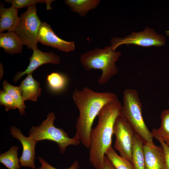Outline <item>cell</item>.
<instances>
[{
  "mask_svg": "<svg viewBox=\"0 0 169 169\" xmlns=\"http://www.w3.org/2000/svg\"><path fill=\"white\" fill-rule=\"evenodd\" d=\"M72 98L79 115L76 125V136L86 148H89L90 135L94 121L103 107L118 99L112 92H99L86 87L75 89Z\"/></svg>",
  "mask_w": 169,
  "mask_h": 169,
  "instance_id": "cell-1",
  "label": "cell"
},
{
  "mask_svg": "<svg viewBox=\"0 0 169 169\" xmlns=\"http://www.w3.org/2000/svg\"><path fill=\"white\" fill-rule=\"evenodd\" d=\"M118 99L105 105L99 113L97 125L90 135L89 161L95 169H103L105 152L112 146L114 124L120 115L121 106Z\"/></svg>",
  "mask_w": 169,
  "mask_h": 169,
  "instance_id": "cell-2",
  "label": "cell"
},
{
  "mask_svg": "<svg viewBox=\"0 0 169 169\" xmlns=\"http://www.w3.org/2000/svg\"><path fill=\"white\" fill-rule=\"evenodd\" d=\"M121 54L120 51H115L111 46H107L102 49H93L82 54L79 60L85 70L95 69L102 71L98 82L100 84H103L118 74L119 71L115 63Z\"/></svg>",
  "mask_w": 169,
  "mask_h": 169,
  "instance_id": "cell-3",
  "label": "cell"
},
{
  "mask_svg": "<svg viewBox=\"0 0 169 169\" xmlns=\"http://www.w3.org/2000/svg\"><path fill=\"white\" fill-rule=\"evenodd\" d=\"M142 107L137 90L132 89L124 90L120 116L128 123L144 144L153 143L152 133L146 126L143 117Z\"/></svg>",
  "mask_w": 169,
  "mask_h": 169,
  "instance_id": "cell-4",
  "label": "cell"
},
{
  "mask_svg": "<svg viewBox=\"0 0 169 169\" xmlns=\"http://www.w3.org/2000/svg\"><path fill=\"white\" fill-rule=\"evenodd\" d=\"M55 115L53 112L48 114L46 120L37 126H32L29 133L30 137L37 141L47 140L56 143L62 154L64 153L66 147L70 145L78 146L80 141L74 136L70 138L68 134L62 129L54 125Z\"/></svg>",
  "mask_w": 169,
  "mask_h": 169,
  "instance_id": "cell-5",
  "label": "cell"
},
{
  "mask_svg": "<svg viewBox=\"0 0 169 169\" xmlns=\"http://www.w3.org/2000/svg\"><path fill=\"white\" fill-rule=\"evenodd\" d=\"M37 10L36 5L28 8L19 17V22L15 31L23 45L33 50L37 48L38 34L42 23Z\"/></svg>",
  "mask_w": 169,
  "mask_h": 169,
  "instance_id": "cell-6",
  "label": "cell"
},
{
  "mask_svg": "<svg viewBox=\"0 0 169 169\" xmlns=\"http://www.w3.org/2000/svg\"><path fill=\"white\" fill-rule=\"evenodd\" d=\"M166 43V38L163 35L157 33L154 29L147 27L142 31L133 32L123 38H112L111 46L115 51L118 46L124 44H134L144 47H160L164 45Z\"/></svg>",
  "mask_w": 169,
  "mask_h": 169,
  "instance_id": "cell-7",
  "label": "cell"
},
{
  "mask_svg": "<svg viewBox=\"0 0 169 169\" xmlns=\"http://www.w3.org/2000/svg\"><path fill=\"white\" fill-rule=\"evenodd\" d=\"M113 134L115 136V149L119 153L120 156L131 163L132 151L135 134L120 115L115 121Z\"/></svg>",
  "mask_w": 169,
  "mask_h": 169,
  "instance_id": "cell-8",
  "label": "cell"
},
{
  "mask_svg": "<svg viewBox=\"0 0 169 169\" xmlns=\"http://www.w3.org/2000/svg\"><path fill=\"white\" fill-rule=\"evenodd\" d=\"M38 42L43 45L50 46L60 51L69 52L74 50L73 41L68 42L60 38L54 33L50 26L42 22L38 34Z\"/></svg>",
  "mask_w": 169,
  "mask_h": 169,
  "instance_id": "cell-9",
  "label": "cell"
},
{
  "mask_svg": "<svg viewBox=\"0 0 169 169\" xmlns=\"http://www.w3.org/2000/svg\"><path fill=\"white\" fill-rule=\"evenodd\" d=\"M11 134L21 143L23 148L19 161L21 166L28 167L35 169V146L38 141L29 136L26 137L17 127L12 126Z\"/></svg>",
  "mask_w": 169,
  "mask_h": 169,
  "instance_id": "cell-10",
  "label": "cell"
},
{
  "mask_svg": "<svg viewBox=\"0 0 169 169\" xmlns=\"http://www.w3.org/2000/svg\"><path fill=\"white\" fill-rule=\"evenodd\" d=\"M28 66L23 71L17 72L14 76L13 81L16 82L23 75L32 74L41 65L47 63L56 64H59L60 57L52 52H44L36 48L33 50V54L29 59Z\"/></svg>",
  "mask_w": 169,
  "mask_h": 169,
  "instance_id": "cell-11",
  "label": "cell"
},
{
  "mask_svg": "<svg viewBox=\"0 0 169 169\" xmlns=\"http://www.w3.org/2000/svg\"><path fill=\"white\" fill-rule=\"evenodd\" d=\"M145 169H166L163 151L162 147L154 143L144 144Z\"/></svg>",
  "mask_w": 169,
  "mask_h": 169,
  "instance_id": "cell-12",
  "label": "cell"
},
{
  "mask_svg": "<svg viewBox=\"0 0 169 169\" xmlns=\"http://www.w3.org/2000/svg\"><path fill=\"white\" fill-rule=\"evenodd\" d=\"M18 9L13 7L8 8L4 7L1 3L0 6V32L5 30L15 32L19 22L18 16Z\"/></svg>",
  "mask_w": 169,
  "mask_h": 169,
  "instance_id": "cell-13",
  "label": "cell"
},
{
  "mask_svg": "<svg viewBox=\"0 0 169 169\" xmlns=\"http://www.w3.org/2000/svg\"><path fill=\"white\" fill-rule=\"evenodd\" d=\"M19 87L24 101L30 100L36 101L41 95V89L40 83L33 79L32 74L27 75L21 81Z\"/></svg>",
  "mask_w": 169,
  "mask_h": 169,
  "instance_id": "cell-14",
  "label": "cell"
},
{
  "mask_svg": "<svg viewBox=\"0 0 169 169\" xmlns=\"http://www.w3.org/2000/svg\"><path fill=\"white\" fill-rule=\"evenodd\" d=\"M23 45L15 32L0 33V47L10 54H21Z\"/></svg>",
  "mask_w": 169,
  "mask_h": 169,
  "instance_id": "cell-15",
  "label": "cell"
},
{
  "mask_svg": "<svg viewBox=\"0 0 169 169\" xmlns=\"http://www.w3.org/2000/svg\"><path fill=\"white\" fill-rule=\"evenodd\" d=\"M65 3L71 10L81 17H84L90 10L95 8L99 0H65Z\"/></svg>",
  "mask_w": 169,
  "mask_h": 169,
  "instance_id": "cell-16",
  "label": "cell"
},
{
  "mask_svg": "<svg viewBox=\"0 0 169 169\" xmlns=\"http://www.w3.org/2000/svg\"><path fill=\"white\" fill-rule=\"evenodd\" d=\"M144 144L136 134L132 151L131 163L134 169H145Z\"/></svg>",
  "mask_w": 169,
  "mask_h": 169,
  "instance_id": "cell-17",
  "label": "cell"
},
{
  "mask_svg": "<svg viewBox=\"0 0 169 169\" xmlns=\"http://www.w3.org/2000/svg\"><path fill=\"white\" fill-rule=\"evenodd\" d=\"M47 82L49 89L55 93H59L66 87L68 79L64 74L58 72H52L48 75Z\"/></svg>",
  "mask_w": 169,
  "mask_h": 169,
  "instance_id": "cell-18",
  "label": "cell"
},
{
  "mask_svg": "<svg viewBox=\"0 0 169 169\" xmlns=\"http://www.w3.org/2000/svg\"><path fill=\"white\" fill-rule=\"evenodd\" d=\"M18 146H13L8 151L0 154V162L8 169H19L21 166L18 156Z\"/></svg>",
  "mask_w": 169,
  "mask_h": 169,
  "instance_id": "cell-19",
  "label": "cell"
},
{
  "mask_svg": "<svg viewBox=\"0 0 169 169\" xmlns=\"http://www.w3.org/2000/svg\"><path fill=\"white\" fill-rule=\"evenodd\" d=\"M3 90L10 95L15 100L19 112L21 115L25 114V105L19 87L13 86L4 80L3 84Z\"/></svg>",
  "mask_w": 169,
  "mask_h": 169,
  "instance_id": "cell-20",
  "label": "cell"
},
{
  "mask_svg": "<svg viewBox=\"0 0 169 169\" xmlns=\"http://www.w3.org/2000/svg\"><path fill=\"white\" fill-rule=\"evenodd\" d=\"M105 155L116 169H134L132 163L118 155L112 146L107 150Z\"/></svg>",
  "mask_w": 169,
  "mask_h": 169,
  "instance_id": "cell-21",
  "label": "cell"
},
{
  "mask_svg": "<svg viewBox=\"0 0 169 169\" xmlns=\"http://www.w3.org/2000/svg\"><path fill=\"white\" fill-rule=\"evenodd\" d=\"M161 124L157 131L162 140L169 146V109H166L161 115Z\"/></svg>",
  "mask_w": 169,
  "mask_h": 169,
  "instance_id": "cell-22",
  "label": "cell"
},
{
  "mask_svg": "<svg viewBox=\"0 0 169 169\" xmlns=\"http://www.w3.org/2000/svg\"><path fill=\"white\" fill-rule=\"evenodd\" d=\"M0 105H3L5 110L8 111L10 110L17 108L16 102L13 98L4 90H1L0 92Z\"/></svg>",
  "mask_w": 169,
  "mask_h": 169,
  "instance_id": "cell-23",
  "label": "cell"
},
{
  "mask_svg": "<svg viewBox=\"0 0 169 169\" xmlns=\"http://www.w3.org/2000/svg\"><path fill=\"white\" fill-rule=\"evenodd\" d=\"M5 2L11 4L12 7L20 9L33 6L38 3L46 4L48 0H6Z\"/></svg>",
  "mask_w": 169,
  "mask_h": 169,
  "instance_id": "cell-24",
  "label": "cell"
},
{
  "mask_svg": "<svg viewBox=\"0 0 169 169\" xmlns=\"http://www.w3.org/2000/svg\"><path fill=\"white\" fill-rule=\"evenodd\" d=\"M152 134L153 137L157 140L160 144L163 149L165 157L166 169H169V146L161 138L156 129L152 130Z\"/></svg>",
  "mask_w": 169,
  "mask_h": 169,
  "instance_id": "cell-25",
  "label": "cell"
},
{
  "mask_svg": "<svg viewBox=\"0 0 169 169\" xmlns=\"http://www.w3.org/2000/svg\"><path fill=\"white\" fill-rule=\"evenodd\" d=\"M38 159L39 162L41 164V166L44 169H57L48 164L42 158L38 157ZM79 167V162L78 161L76 160L73 162L70 167L66 169H78Z\"/></svg>",
  "mask_w": 169,
  "mask_h": 169,
  "instance_id": "cell-26",
  "label": "cell"
},
{
  "mask_svg": "<svg viewBox=\"0 0 169 169\" xmlns=\"http://www.w3.org/2000/svg\"><path fill=\"white\" fill-rule=\"evenodd\" d=\"M103 169H116L106 155L104 158Z\"/></svg>",
  "mask_w": 169,
  "mask_h": 169,
  "instance_id": "cell-27",
  "label": "cell"
},
{
  "mask_svg": "<svg viewBox=\"0 0 169 169\" xmlns=\"http://www.w3.org/2000/svg\"><path fill=\"white\" fill-rule=\"evenodd\" d=\"M166 33L167 35L169 36V30L166 31Z\"/></svg>",
  "mask_w": 169,
  "mask_h": 169,
  "instance_id": "cell-28",
  "label": "cell"
},
{
  "mask_svg": "<svg viewBox=\"0 0 169 169\" xmlns=\"http://www.w3.org/2000/svg\"><path fill=\"white\" fill-rule=\"evenodd\" d=\"M44 169V167L42 166H41L40 167H39L37 169Z\"/></svg>",
  "mask_w": 169,
  "mask_h": 169,
  "instance_id": "cell-29",
  "label": "cell"
},
{
  "mask_svg": "<svg viewBox=\"0 0 169 169\" xmlns=\"http://www.w3.org/2000/svg\"><path fill=\"white\" fill-rule=\"evenodd\" d=\"M168 105H169V98L168 100Z\"/></svg>",
  "mask_w": 169,
  "mask_h": 169,
  "instance_id": "cell-30",
  "label": "cell"
}]
</instances>
